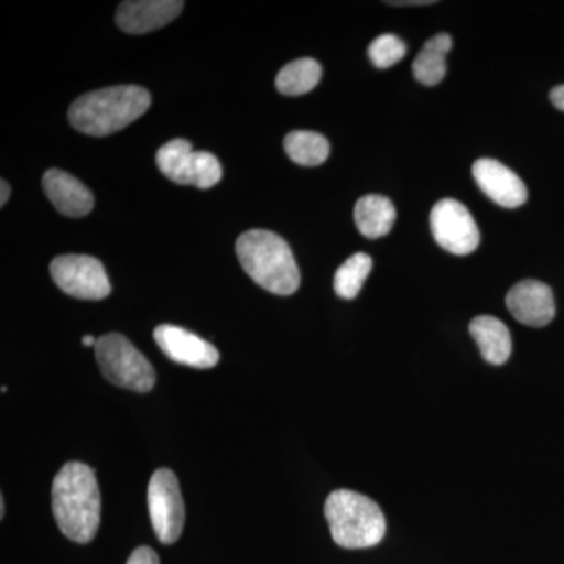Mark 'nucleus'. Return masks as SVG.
<instances>
[{
  "mask_svg": "<svg viewBox=\"0 0 564 564\" xmlns=\"http://www.w3.org/2000/svg\"><path fill=\"white\" fill-rule=\"evenodd\" d=\"M52 511L58 529L68 540L90 543L101 522V492L90 466L70 462L55 475Z\"/></svg>",
  "mask_w": 564,
  "mask_h": 564,
  "instance_id": "obj_1",
  "label": "nucleus"
},
{
  "mask_svg": "<svg viewBox=\"0 0 564 564\" xmlns=\"http://www.w3.org/2000/svg\"><path fill=\"white\" fill-rule=\"evenodd\" d=\"M151 106V95L137 85L104 88L87 93L73 102L69 122L74 129L91 137H106L120 132Z\"/></svg>",
  "mask_w": 564,
  "mask_h": 564,
  "instance_id": "obj_2",
  "label": "nucleus"
},
{
  "mask_svg": "<svg viewBox=\"0 0 564 564\" xmlns=\"http://www.w3.org/2000/svg\"><path fill=\"white\" fill-rule=\"evenodd\" d=\"M236 252L245 273L265 291L282 296L299 291V265L291 247L278 234L265 229L245 232L237 240Z\"/></svg>",
  "mask_w": 564,
  "mask_h": 564,
  "instance_id": "obj_3",
  "label": "nucleus"
},
{
  "mask_svg": "<svg viewBox=\"0 0 564 564\" xmlns=\"http://www.w3.org/2000/svg\"><path fill=\"white\" fill-rule=\"evenodd\" d=\"M325 518L334 543L340 547L367 549L383 541V511L364 494L350 489H337L329 494L325 502Z\"/></svg>",
  "mask_w": 564,
  "mask_h": 564,
  "instance_id": "obj_4",
  "label": "nucleus"
},
{
  "mask_svg": "<svg viewBox=\"0 0 564 564\" xmlns=\"http://www.w3.org/2000/svg\"><path fill=\"white\" fill-rule=\"evenodd\" d=\"M95 351L96 361L110 383L141 393L150 392L154 388V367L121 334L111 333L99 337Z\"/></svg>",
  "mask_w": 564,
  "mask_h": 564,
  "instance_id": "obj_5",
  "label": "nucleus"
},
{
  "mask_svg": "<svg viewBox=\"0 0 564 564\" xmlns=\"http://www.w3.org/2000/svg\"><path fill=\"white\" fill-rule=\"evenodd\" d=\"M159 170L174 184L214 187L221 181L220 162L210 152L193 151L191 141L176 139L163 144L155 155Z\"/></svg>",
  "mask_w": 564,
  "mask_h": 564,
  "instance_id": "obj_6",
  "label": "nucleus"
},
{
  "mask_svg": "<svg viewBox=\"0 0 564 564\" xmlns=\"http://www.w3.org/2000/svg\"><path fill=\"white\" fill-rule=\"evenodd\" d=\"M148 510L159 541L176 543L184 529L185 510L180 481L172 470L159 469L152 474L148 485Z\"/></svg>",
  "mask_w": 564,
  "mask_h": 564,
  "instance_id": "obj_7",
  "label": "nucleus"
},
{
  "mask_svg": "<svg viewBox=\"0 0 564 564\" xmlns=\"http://www.w3.org/2000/svg\"><path fill=\"white\" fill-rule=\"evenodd\" d=\"M51 274L55 284L74 299L102 300L111 292L102 262L91 256H58L51 263Z\"/></svg>",
  "mask_w": 564,
  "mask_h": 564,
  "instance_id": "obj_8",
  "label": "nucleus"
},
{
  "mask_svg": "<svg viewBox=\"0 0 564 564\" xmlns=\"http://www.w3.org/2000/svg\"><path fill=\"white\" fill-rule=\"evenodd\" d=\"M430 225L434 240L445 251L467 256L480 245V231L473 215L456 199H443L433 207Z\"/></svg>",
  "mask_w": 564,
  "mask_h": 564,
  "instance_id": "obj_9",
  "label": "nucleus"
},
{
  "mask_svg": "<svg viewBox=\"0 0 564 564\" xmlns=\"http://www.w3.org/2000/svg\"><path fill=\"white\" fill-rule=\"evenodd\" d=\"M154 339L159 348L174 362L195 369H212L220 361V352L214 345L180 326H158Z\"/></svg>",
  "mask_w": 564,
  "mask_h": 564,
  "instance_id": "obj_10",
  "label": "nucleus"
},
{
  "mask_svg": "<svg viewBox=\"0 0 564 564\" xmlns=\"http://www.w3.org/2000/svg\"><path fill=\"white\" fill-rule=\"evenodd\" d=\"M507 307L522 325L541 328L555 317V300L552 289L541 281L518 282L507 295Z\"/></svg>",
  "mask_w": 564,
  "mask_h": 564,
  "instance_id": "obj_11",
  "label": "nucleus"
},
{
  "mask_svg": "<svg viewBox=\"0 0 564 564\" xmlns=\"http://www.w3.org/2000/svg\"><path fill=\"white\" fill-rule=\"evenodd\" d=\"M474 180L488 198L507 209L525 204L527 187L518 174L494 159H478L473 166Z\"/></svg>",
  "mask_w": 564,
  "mask_h": 564,
  "instance_id": "obj_12",
  "label": "nucleus"
},
{
  "mask_svg": "<svg viewBox=\"0 0 564 564\" xmlns=\"http://www.w3.org/2000/svg\"><path fill=\"white\" fill-rule=\"evenodd\" d=\"M184 10L180 0H129L122 2L117 11V24L126 33L141 35L176 20Z\"/></svg>",
  "mask_w": 564,
  "mask_h": 564,
  "instance_id": "obj_13",
  "label": "nucleus"
},
{
  "mask_svg": "<svg viewBox=\"0 0 564 564\" xmlns=\"http://www.w3.org/2000/svg\"><path fill=\"white\" fill-rule=\"evenodd\" d=\"M43 188L55 209L70 218L90 214L95 206L93 193L70 174L52 169L43 176Z\"/></svg>",
  "mask_w": 564,
  "mask_h": 564,
  "instance_id": "obj_14",
  "label": "nucleus"
},
{
  "mask_svg": "<svg viewBox=\"0 0 564 564\" xmlns=\"http://www.w3.org/2000/svg\"><path fill=\"white\" fill-rule=\"evenodd\" d=\"M469 332L480 348L485 361L502 366L511 356V334L508 326L491 315H480L470 322Z\"/></svg>",
  "mask_w": 564,
  "mask_h": 564,
  "instance_id": "obj_15",
  "label": "nucleus"
},
{
  "mask_svg": "<svg viewBox=\"0 0 564 564\" xmlns=\"http://www.w3.org/2000/svg\"><path fill=\"white\" fill-rule=\"evenodd\" d=\"M395 220V206L386 196L366 195L356 203V228L367 239H380V237L391 232Z\"/></svg>",
  "mask_w": 564,
  "mask_h": 564,
  "instance_id": "obj_16",
  "label": "nucleus"
},
{
  "mask_svg": "<svg viewBox=\"0 0 564 564\" xmlns=\"http://www.w3.org/2000/svg\"><path fill=\"white\" fill-rule=\"evenodd\" d=\"M452 50V36L447 33H437L426 41L425 46L419 52L413 63L415 79L426 87H434L444 79L447 74L445 57Z\"/></svg>",
  "mask_w": 564,
  "mask_h": 564,
  "instance_id": "obj_17",
  "label": "nucleus"
},
{
  "mask_svg": "<svg viewBox=\"0 0 564 564\" xmlns=\"http://www.w3.org/2000/svg\"><path fill=\"white\" fill-rule=\"evenodd\" d=\"M322 79L321 63L314 58H300L285 65L276 77L281 95L302 96L313 91Z\"/></svg>",
  "mask_w": 564,
  "mask_h": 564,
  "instance_id": "obj_18",
  "label": "nucleus"
},
{
  "mask_svg": "<svg viewBox=\"0 0 564 564\" xmlns=\"http://www.w3.org/2000/svg\"><path fill=\"white\" fill-rule=\"evenodd\" d=\"M284 150L302 166H318L328 159L329 141L317 132L293 131L285 137Z\"/></svg>",
  "mask_w": 564,
  "mask_h": 564,
  "instance_id": "obj_19",
  "label": "nucleus"
},
{
  "mask_svg": "<svg viewBox=\"0 0 564 564\" xmlns=\"http://www.w3.org/2000/svg\"><path fill=\"white\" fill-rule=\"evenodd\" d=\"M373 261L366 252H356L334 274V291L340 299L352 300L361 292L364 282L372 272Z\"/></svg>",
  "mask_w": 564,
  "mask_h": 564,
  "instance_id": "obj_20",
  "label": "nucleus"
},
{
  "mask_svg": "<svg viewBox=\"0 0 564 564\" xmlns=\"http://www.w3.org/2000/svg\"><path fill=\"white\" fill-rule=\"evenodd\" d=\"M404 55H406V44L392 33L378 36L369 46L370 62L380 69L391 68V66L402 62Z\"/></svg>",
  "mask_w": 564,
  "mask_h": 564,
  "instance_id": "obj_21",
  "label": "nucleus"
},
{
  "mask_svg": "<svg viewBox=\"0 0 564 564\" xmlns=\"http://www.w3.org/2000/svg\"><path fill=\"white\" fill-rule=\"evenodd\" d=\"M128 564H161L159 556L148 545H141L129 556Z\"/></svg>",
  "mask_w": 564,
  "mask_h": 564,
  "instance_id": "obj_22",
  "label": "nucleus"
},
{
  "mask_svg": "<svg viewBox=\"0 0 564 564\" xmlns=\"http://www.w3.org/2000/svg\"><path fill=\"white\" fill-rule=\"evenodd\" d=\"M551 101L556 109L564 111V85H560L551 91Z\"/></svg>",
  "mask_w": 564,
  "mask_h": 564,
  "instance_id": "obj_23",
  "label": "nucleus"
},
{
  "mask_svg": "<svg viewBox=\"0 0 564 564\" xmlns=\"http://www.w3.org/2000/svg\"><path fill=\"white\" fill-rule=\"evenodd\" d=\"M389 6H395V7H411V6H432L433 0H408V2H388Z\"/></svg>",
  "mask_w": 564,
  "mask_h": 564,
  "instance_id": "obj_24",
  "label": "nucleus"
},
{
  "mask_svg": "<svg viewBox=\"0 0 564 564\" xmlns=\"http://www.w3.org/2000/svg\"><path fill=\"white\" fill-rule=\"evenodd\" d=\"M0 187H2V195H0V204H6L10 198V185L9 182L2 181L0 182Z\"/></svg>",
  "mask_w": 564,
  "mask_h": 564,
  "instance_id": "obj_25",
  "label": "nucleus"
},
{
  "mask_svg": "<svg viewBox=\"0 0 564 564\" xmlns=\"http://www.w3.org/2000/svg\"><path fill=\"white\" fill-rule=\"evenodd\" d=\"M82 344L85 345V347H96V344H98V339H95L93 336H84L82 337Z\"/></svg>",
  "mask_w": 564,
  "mask_h": 564,
  "instance_id": "obj_26",
  "label": "nucleus"
},
{
  "mask_svg": "<svg viewBox=\"0 0 564 564\" xmlns=\"http://www.w3.org/2000/svg\"><path fill=\"white\" fill-rule=\"evenodd\" d=\"M3 516H6V500L0 496V518L3 519Z\"/></svg>",
  "mask_w": 564,
  "mask_h": 564,
  "instance_id": "obj_27",
  "label": "nucleus"
}]
</instances>
